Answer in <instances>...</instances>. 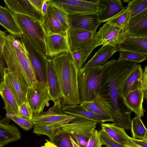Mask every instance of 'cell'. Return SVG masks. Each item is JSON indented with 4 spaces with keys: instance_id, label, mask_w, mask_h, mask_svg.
Returning a JSON list of instances; mask_svg holds the SVG:
<instances>
[{
    "instance_id": "obj_8",
    "label": "cell",
    "mask_w": 147,
    "mask_h": 147,
    "mask_svg": "<svg viewBox=\"0 0 147 147\" xmlns=\"http://www.w3.org/2000/svg\"><path fill=\"white\" fill-rule=\"evenodd\" d=\"M26 98L33 115L43 112L49 102L52 101L47 83L45 84L37 80L28 87Z\"/></svg>"
},
{
    "instance_id": "obj_14",
    "label": "cell",
    "mask_w": 147,
    "mask_h": 147,
    "mask_svg": "<svg viewBox=\"0 0 147 147\" xmlns=\"http://www.w3.org/2000/svg\"><path fill=\"white\" fill-rule=\"evenodd\" d=\"M6 7L15 14L29 16L41 22L43 17L29 0H4Z\"/></svg>"
},
{
    "instance_id": "obj_28",
    "label": "cell",
    "mask_w": 147,
    "mask_h": 147,
    "mask_svg": "<svg viewBox=\"0 0 147 147\" xmlns=\"http://www.w3.org/2000/svg\"><path fill=\"white\" fill-rule=\"evenodd\" d=\"M0 116V147H3L21 138V134L14 125H6L1 121Z\"/></svg>"
},
{
    "instance_id": "obj_52",
    "label": "cell",
    "mask_w": 147,
    "mask_h": 147,
    "mask_svg": "<svg viewBox=\"0 0 147 147\" xmlns=\"http://www.w3.org/2000/svg\"><path fill=\"white\" fill-rule=\"evenodd\" d=\"M107 147L105 146V147Z\"/></svg>"
},
{
    "instance_id": "obj_53",
    "label": "cell",
    "mask_w": 147,
    "mask_h": 147,
    "mask_svg": "<svg viewBox=\"0 0 147 147\" xmlns=\"http://www.w3.org/2000/svg\"><path fill=\"white\" fill-rule=\"evenodd\" d=\"M78 147H80V146H79Z\"/></svg>"
},
{
    "instance_id": "obj_10",
    "label": "cell",
    "mask_w": 147,
    "mask_h": 147,
    "mask_svg": "<svg viewBox=\"0 0 147 147\" xmlns=\"http://www.w3.org/2000/svg\"><path fill=\"white\" fill-rule=\"evenodd\" d=\"M20 39L25 47L37 80L44 83H46V59L47 57L34 46L26 36L23 35Z\"/></svg>"
},
{
    "instance_id": "obj_37",
    "label": "cell",
    "mask_w": 147,
    "mask_h": 147,
    "mask_svg": "<svg viewBox=\"0 0 147 147\" xmlns=\"http://www.w3.org/2000/svg\"><path fill=\"white\" fill-rule=\"evenodd\" d=\"M147 58V55L128 51H121L119 53L118 60H125L138 63L145 60Z\"/></svg>"
},
{
    "instance_id": "obj_45",
    "label": "cell",
    "mask_w": 147,
    "mask_h": 147,
    "mask_svg": "<svg viewBox=\"0 0 147 147\" xmlns=\"http://www.w3.org/2000/svg\"><path fill=\"white\" fill-rule=\"evenodd\" d=\"M5 109L6 112V115L1 120V121L5 124L9 125L10 121L12 117L17 115V113L7 107H5Z\"/></svg>"
},
{
    "instance_id": "obj_49",
    "label": "cell",
    "mask_w": 147,
    "mask_h": 147,
    "mask_svg": "<svg viewBox=\"0 0 147 147\" xmlns=\"http://www.w3.org/2000/svg\"><path fill=\"white\" fill-rule=\"evenodd\" d=\"M46 142L41 147H58L49 140L46 139Z\"/></svg>"
},
{
    "instance_id": "obj_25",
    "label": "cell",
    "mask_w": 147,
    "mask_h": 147,
    "mask_svg": "<svg viewBox=\"0 0 147 147\" xmlns=\"http://www.w3.org/2000/svg\"><path fill=\"white\" fill-rule=\"evenodd\" d=\"M118 51L117 47L102 46L82 68L88 69L100 67Z\"/></svg>"
},
{
    "instance_id": "obj_11",
    "label": "cell",
    "mask_w": 147,
    "mask_h": 147,
    "mask_svg": "<svg viewBox=\"0 0 147 147\" xmlns=\"http://www.w3.org/2000/svg\"><path fill=\"white\" fill-rule=\"evenodd\" d=\"M45 41L47 57L52 58L59 53L70 52L68 32L45 34Z\"/></svg>"
},
{
    "instance_id": "obj_7",
    "label": "cell",
    "mask_w": 147,
    "mask_h": 147,
    "mask_svg": "<svg viewBox=\"0 0 147 147\" xmlns=\"http://www.w3.org/2000/svg\"><path fill=\"white\" fill-rule=\"evenodd\" d=\"M47 2L61 9L68 15L92 14L98 15L107 8L100 0H47Z\"/></svg>"
},
{
    "instance_id": "obj_30",
    "label": "cell",
    "mask_w": 147,
    "mask_h": 147,
    "mask_svg": "<svg viewBox=\"0 0 147 147\" xmlns=\"http://www.w3.org/2000/svg\"><path fill=\"white\" fill-rule=\"evenodd\" d=\"M80 104L89 111L112 118V113L108 103L100 96L91 101L81 102Z\"/></svg>"
},
{
    "instance_id": "obj_19",
    "label": "cell",
    "mask_w": 147,
    "mask_h": 147,
    "mask_svg": "<svg viewBox=\"0 0 147 147\" xmlns=\"http://www.w3.org/2000/svg\"><path fill=\"white\" fill-rule=\"evenodd\" d=\"M101 41V36L98 31L84 46L71 53L74 63L78 69L82 67L93 50L96 47L100 45Z\"/></svg>"
},
{
    "instance_id": "obj_2",
    "label": "cell",
    "mask_w": 147,
    "mask_h": 147,
    "mask_svg": "<svg viewBox=\"0 0 147 147\" xmlns=\"http://www.w3.org/2000/svg\"><path fill=\"white\" fill-rule=\"evenodd\" d=\"M60 87L63 105L80 104L77 80L78 69L70 52L59 53L51 59Z\"/></svg>"
},
{
    "instance_id": "obj_36",
    "label": "cell",
    "mask_w": 147,
    "mask_h": 147,
    "mask_svg": "<svg viewBox=\"0 0 147 147\" xmlns=\"http://www.w3.org/2000/svg\"><path fill=\"white\" fill-rule=\"evenodd\" d=\"M33 133L38 135H44L51 140L53 138L56 130L62 126L59 125H48L34 126Z\"/></svg>"
},
{
    "instance_id": "obj_15",
    "label": "cell",
    "mask_w": 147,
    "mask_h": 147,
    "mask_svg": "<svg viewBox=\"0 0 147 147\" xmlns=\"http://www.w3.org/2000/svg\"><path fill=\"white\" fill-rule=\"evenodd\" d=\"M4 82L13 96L19 107L27 102L26 96L28 87L20 80L15 74L5 69Z\"/></svg>"
},
{
    "instance_id": "obj_24",
    "label": "cell",
    "mask_w": 147,
    "mask_h": 147,
    "mask_svg": "<svg viewBox=\"0 0 147 147\" xmlns=\"http://www.w3.org/2000/svg\"><path fill=\"white\" fill-rule=\"evenodd\" d=\"M144 96L142 89L140 88L130 92L124 98L125 105L140 117L144 116L146 111L143 106Z\"/></svg>"
},
{
    "instance_id": "obj_38",
    "label": "cell",
    "mask_w": 147,
    "mask_h": 147,
    "mask_svg": "<svg viewBox=\"0 0 147 147\" xmlns=\"http://www.w3.org/2000/svg\"><path fill=\"white\" fill-rule=\"evenodd\" d=\"M47 3L50 5L53 13L61 24L68 31L69 29V26L67 14L59 7L48 2Z\"/></svg>"
},
{
    "instance_id": "obj_26",
    "label": "cell",
    "mask_w": 147,
    "mask_h": 147,
    "mask_svg": "<svg viewBox=\"0 0 147 147\" xmlns=\"http://www.w3.org/2000/svg\"><path fill=\"white\" fill-rule=\"evenodd\" d=\"M143 70L140 64H137L133 72L129 75L123 86L122 94L124 98L129 93L142 88Z\"/></svg>"
},
{
    "instance_id": "obj_39",
    "label": "cell",
    "mask_w": 147,
    "mask_h": 147,
    "mask_svg": "<svg viewBox=\"0 0 147 147\" xmlns=\"http://www.w3.org/2000/svg\"><path fill=\"white\" fill-rule=\"evenodd\" d=\"M11 119L24 130H29L34 126L31 120L18 115L12 116Z\"/></svg>"
},
{
    "instance_id": "obj_5",
    "label": "cell",
    "mask_w": 147,
    "mask_h": 147,
    "mask_svg": "<svg viewBox=\"0 0 147 147\" xmlns=\"http://www.w3.org/2000/svg\"><path fill=\"white\" fill-rule=\"evenodd\" d=\"M15 15L23 35L27 37L37 49L47 57L45 41V34L41 23L27 16L18 14Z\"/></svg>"
},
{
    "instance_id": "obj_21",
    "label": "cell",
    "mask_w": 147,
    "mask_h": 147,
    "mask_svg": "<svg viewBox=\"0 0 147 147\" xmlns=\"http://www.w3.org/2000/svg\"><path fill=\"white\" fill-rule=\"evenodd\" d=\"M125 32L137 36L147 37V9L130 18Z\"/></svg>"
},
{
    "instance_id": "obj_20",
    "label": "cell",
    "mask_w": 147,
    "mask_h": 147,
    "mask_svg": "<svg viewBox=\"0 0 147 147\" xmlns=\"http://www.w3.org/2000/svg\"><path fill=\"white\" fill-rule=\"evenodd\" d=\"M0 24L16 38L23 35L19 26L15 14L7 7L0 5Z\"/></svg>"
},
{
    "instance_id": "obj_31",
    "label": "cell",
    "mask_w": 147,
    "mask_h": 147,
    "mask_svg": "<svg viewBox=\"0 0 147 147\" xmlns=\"http://www.w3.org/2000/svg\"><path fill=\"white\" fill-rule=\"evenodd\" d=\"M141 118L136 116L131 120L130 129L132 138L147 140V130Z\"/></svg>"
},
{
    "instance_id": "obj_17",
    "label": "cell",
    "mask_w": 147,
    "mask_h": 147,
    "mask_svg": "<svg viewBox=\"0 0 147 147\" xmlns=\"http://www.w3.org/2000/svg\"><path fill=\"white\" fill-rule=\"evenodd\" d=\"M62 112L69 115L80 116L101 124L105 122H113L112 118L101 115L89 111L80 104L75 105H63L61 108Z\"/></svg>"
},
{
    "instance_id": "obj_18",
    "label": "cell",
    "mask_w": 147,
    "mask_h": 147,
    "mask_svg": "<svg viewBox=\"0 0 147 147\" xmlns=\"http://www.w3.org/2000/svg\"><path fill=\"white\" fill-rule=\"evenodd\" d=\"M47 83L54 105L62 106L61 94L57 76L51 59L47 57L46 59Z\"/></svg>"
},
{
    "instance_id": "obj_33",
    "label": "cell",
    "mask_w": 147,
    "mask_h": 147,
    "mask_svg": "<svg viewBox=\"0 0 147 147\" xmlns=\"http://www.w3.org/2000/svg\"><path fill=\"white\" fill-rule=\"evenodd\" d=\"M130 12L126 7L107 22L123 29L124 31L130 18Z\"/></svg>"
},
{
    "instance_id": "obj_6",
    "label": "cell",
    "mask_w": 147,
    "mask_h": 147,
    "mask_svg": "<svg viewBox=\"0 0 147 147\" xmlns=\"http://www.w3.org/2000/svg\"><path fill=\"white\" fill-rule=\"evenodd\" d=\"M67 124L57 129L70 135L80 147H85L97 123L95 121L78 116Z\"/></svg>"
},
{
    "instance_id": "obj_46",
    "label": "cell",
    "mask_w": 147,
    "mask_h": 147,
    "mask_svg": "<svg viewBox=\"0 0 147 147\" xmlns=\"http://www.w3.org/2000/svg\"><path fill=\"white\" fill-rule=\"evenodd\" d=\"M129 143L136 147H147V140H143L130 138Z\"/></svg>"
},
{
    "instance_id": "obj_41",
    "label": "cell",
    "mask_w": 147,
    "mask_h": 147,
    "mask_svg": "<svg viewBox=\"0 0 147 147\" xmlns=\"http://www.w3.org/2000/svg\"><path fill=\"white\" fill-rule=\"evenodd\" d=\"M99 132L102 145L107 147H124V145L113 140L101 130Z\"/></svg>"
},
{
    "instance_id": "obj_12",
    "label": "cell",
    "mask_w": 147,
    "mask_h": 147,
    "mask_svg": "<svg viewBox=\"0 0 147 147\" xmlns=\"http://www.w3.org/2000/svg\"><path fill=\"white\" fill-rule=\"evenodd\" d=\"M69 29H81L96 32L101 23L98 15L92 14L68 15Z\"/></svg>"
},
{
    "instance_id": "obj_51",
    "label": "cell",
    "mask_w": 147,
    "mask_h": 147,
    "mask_svg": "<svg viewBox=\"0 0 147 147\" xmlns=\"http://www.w3.org/2000/svg\"><path fill=\"white\" fill-rule=\"evenodd\" d=\"M124 147H136L130 144L129 143L126 145H124Z\"/></svg>"
},
{
    "instance_id": "obj_4",
    "label": "cell",
    "mask_w": 147,
    "mask_h": 147,
    "mask_svg": "<svg viewBox=\"0 0 147 147\" xmlns=\"http://www.w3.org/2000/svg\"><path fill=\"white\" fill-rule=\"evenodd\" d=\"M102 73V65L78 69V85L81 102L91 101L100 96Z\"/></svg>"
},
{
    "instance_id": "obj_47",
    "label": "cell",
    "mask_w": 147,
    "mask_h": 147,
    "mask_svg": "<svg viewBox=\"0 0 147 147\" xmlns=\"http://www.w3.org/2000/svg\"><path fill=\"white\" fill-rule=\"evenodd\" d=\"M30 3L38 11L41 13L42 7L46 0H29Z\"/></svg>"
},
{
    "instance_id": "obj_44",
    "label": "cell",
    "mask_w": 147,
    "mask_h": 147,
    "mask_svg": "<svg viewBox=\"0 0 147 147\" xmlns=\"http://www.w3.org/2000/svg\"><path fill=\"white\" fill-rule=\"evenodd\" d=\"M142 89L144 92V99L147 100V66H146L143 70L142 81Z\"/></svg>"
},
{
    "instance_id": "obj_42",
    "label": "cell",
    "mask_w": 147,
    "mask_h": 147,
    "mask_svg": "<svg viewBox=\"0 0 147 147\" xmlns=\"http://www.w3.org/2000/svg\"><path fill=\"white\" fill-rule=\"evenodd\" d=\"M17 115L31 120L33 114L28 102H25L19 107Z\"/></svg>"
},
{
    "instance_id": "obj_43",
    "label": "cell",
    "mask_w": 147,
    "mask_h": 147,
    "mask_svg": "<svg viewBox=\"0 0 147 147\" xmlns=\"http://www.w3.org/2000/svg\"><path fill=\"white\" fill-rule=\"evenodd\" d=\"M3 56L0 57V91L4 82L6 68Z\"/></svg>"
},
{
    "instance_id": "obj_34",
    "label": "cell",
    "mask_w": 147,
    "mask_h": 147,
    "mask_svg": "<svg viewBox=\"0 0 147 147\" xmlns=\"http://www.w3.org/2000/svg\"><path fill=\"white\" fill-rule=\"evenodd\" d=\"M128 3L126 7L132 18L147 9V0H130L123 1Z\"/></svg>"
},
{
    "instance_id": "obj_1",
    "label": "cell",
    "mask_w": 147,
    "mask_h": 147,
    "mask_svg": "<svg viewBox=\"0 0 147 147\" xmlns=\"http://www.w3.org/2000/svg\"><path fill=\"white\" fill-rule=\"evenodd\" d=\"M137 64L126 60L113 59L102 65L100 96L110 107L113 123L128 130L130 129L132 111L124 104L122 89L125 80Z\"/></svg>"
},
{
    "instance_id": "obj_32",
    "label": "cell",
    "mask_w": 147,
    "mask_h": 147,
    "mask_svg": "<svg viewBox=\"0 0 147 147\" xmlns=\"http://www.w3.org/2000/svg\"><path fill=\"white\" fill-rule=\"evenodd\" d=\"M0 95L4 102L5 107H7L17 113L19 106L12 93L5 82L0 91Z\"/></svg>"
},
{
    "instance_id": "obj_13",
    "label": "cell",
    "mask_w": 147,
    "mask_h": 147,
    "mask_svg": "<svg viewBox=\"0 0 147 147\" xmlns=\"http://www.w3.org/2000/svg\"><path fill=\"white\" fill-rule=\"evenodd\" d=\"M101 37L100 45L116 47L124 38L125 33L122 28L106 22L98 31Z\"/></svg>"
},
{
    "instance_id": "obj_23",
    "label": "cell",
    "mask_w": 147,
    "mask_h": 147,
    "mask_svg": "<svg viewBox=\"0 0 147 147\" xmlns=\"http://www.w3.org/2000/svg\"><path fill=\"white\" fill-rule=\"evenodd\" d=\"M47 3V10L45 15L43 16L41 22L45 34L67 32L68 31L61 24L53 13L50 5Z\"/></svg>"
},
{
    "instance_id": "obj_48",
    "label": "cell",
    "mask_w": 147,
    "mask_h": 147,
    "mask_svg": "<svg viewBox=\"0 0 147 147\" xmlns=\"http://www.w3.org/2000/svg\"><path fill=\"white\" fill-rule=\"evenodd\" d=\"M6 35V32L0 30V57L3 56V49Z\"/></svg>"
},
{
    "instance_id": "obj_22",
    "label": "cell",
    "mask_w": 147,
    "mask_h": 147,
    "mask_svg": "<svg viewBox=\"0 0 147 147\" xmlns=\"http://www.w3.org/2000/svg\"><path fill=\"white\" fill-rule=\"evenodd\" d=\"M96 32L81 29H69L68 35L70 52L71 53L83 47Z\"/></svg>"
},
{
    "instance_id": "obj_35",
    "label": "cell",
    "mask_w": 147,
    "mask_h": 147,
    "mask_svg": "<svg viewBox=\"0 0 147 147\" xmlns=\"http://www.w3.org/2000/svg\"><path fill=\"white\" fill-rule=\"evenodd\" d=\"M49 140L58 147H72L69 135L57 129L52 138Z\"/></svg>"
},
{
    "instance_id": "obj_3",
    "label": "cell",
    "mask_w": 147,
    "mask_h": 147,
    "mask_svg": "<svg viewBox=\"0 0 147 147\" xmlns=\"http://www.w3.org/2000/svg\"><path fill=\"white\" fill-rule=\"evenodd\" d=\"M2 55L7 71L15 74L28 87L36 80L24 44L20 40L9 34L6 36Z\"/></svg>"
},
{
    "instance_id": "obj_9",
    "label": "cell",
    "mask_w": 147,
    "mask_h": 147,
    "mask_svg": "<svg viewBox=\"0 0 147 147\" xmlns=\"http://www.w3.org/2000/svg\"><path fill=\"white\" fill-rule=\"evenodd\" d=\"M61 106L54 105L45 112L33 115L31 120L34 126L59 125L63 127L68 124L74 117L63 112Z\"/></svg>"
},
{
    "instance_id": "obj_50",
    "label": "cell",
    "mask_w": 147,
    "mask_h": 147,
    "mask_svg": "<svg viewBox=\"0 0 147 147\" xmlns=\"http://www.w3.org/2000/svg\"><path fill=\"white\" fill-rule=\"evenodd\" d=\"M47 0H46L45 1L43 4L42 7L41 13L43 16L45 15L48 7V5L47 2Z\"/></svg>"
},
{
    "instance_id": "obj_16",
    "label": "cell",
    "mask_w": 147,
    "mask_h": 147,
    "mask_svg": "<svg viewBox=\"0 0 147 147\" xmlns=\"http://www.w3.org/2000/svg\"><path fill=\"white\" fill-rule=\"evenodd\" d=\"M124 38L117 46L118 51H126L147 55V37L125 32Z\"/></svg>"
},
{
    "instance_id": "obj_40",
    "label": "cell",
    "mask_w": 147,
    "mask_h": 147,
    "mask_svg": "<svg viewBox=\"0 0 147 147\" xmlns=\"http://www.w3.org/2000/svg\"><path fill=\"white\" fill-rule=\"evenodd\" d=\"M99 131L94 129L85 147H102Z\"/></svg>"
},
{
    "instance_id": "obj_29",
    "label": "cell",
    "mask_w": 147,
    "mask_h": 147,
    "mask_svg": "<svg viewBox=\"0 0 147 147\" xmlns=\"http://www.w3.org/2000/svg\"><path fill=\"white\" fill-rule=\"evenodd\" d=\"M100 1L107 7L106 9L98 15L101 24L107 22L125 8L120 0H100Z\"/></svg>"
},
{
    "instance_id": "obj_27",
    "label": "cell",
    "mask_w": 147,
    "mask_h": 147,
    "mask_svg": "<svg viewBox=\"0 0 147 147\" xmlns=\"http://www.w3.org/2000/svg\"><path fill=\"white\" fill-rule=\"evenodd\" d=\"M101 130L116 142L123 145H127L130 141V138L126 133L125 129L116 125L114 123L100 124Z\"/></svg>"
}]
</instances>
